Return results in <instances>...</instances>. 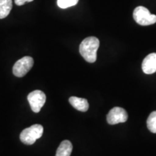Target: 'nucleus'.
<instances>
[{"instance_id":"nucleus-1","label":"nucleus","mask_w":156,"mask_h":156,"mask_svg":"<svg viewBox=\"0 0 156 156\" xmlns=\"http://www.w3.org/2000/svg\"><path fill=\"white\" fill-rule=\"evenodd\" d=\"M100 41L96 37L90 36L85 38L80 45V53L85 61L94 63L97 58V51Z\"/></svg>"},{"instance_id":"nucleus-9","label":"nucleus","mask_w":156,"mask_h":156,"mask_svg":"<svg viewBox=\"0 0 156 156\" xmlns=\"http://www.w3.org/2000/svg\"><path fill=\"white\" fill-rule=\"evenodd\" d=\"M73 151V144L69 140H64L61 142L56 151V156H70Z\"/></svg>"},{"instance_id":"nucleus-2","label":"nucleus","mask_w":156,"mask_h":156,"mask_svg":"<svg viewBox=\"0 0 156 156\" xmlns=\"http://www.w3.org/2000/svg\"><path fill=\"white\" fill-rule=\"evenodd\" d=\"M44 133V127L41 124H34L23 130L20 135V141L25 145H31L34 144Z\"/></svg>"},{"instance_id":"nucleus-7","label":"nucleus","mask_w":156,"mask_h":156,"mask_svg":"<svg viewBox=\"0 0 156 156\" xmlns=\"http://www.w3.org/2000/svg\"><path fill=\"white\" fill-rule=\"evenodd\" d=\"M142 69L144 73L151 75L156 72V53H152L144 58L142 64Z\"/></svg>"},{"instance_id":"nucleus-13","label":"nucleus","mask_w":156,"mask_h":156,"mask_svg":"<svg viewBox=\"0 0 156 156\" xmlns=\"http://www.w3.org/2000/svg\"><path fill=\"white\" fill-rule=\"evenodd\" d=\"M34 0H15V3L16 4L17 6H22L25 5L26 2H31Z\"/></svg>"},{"instance_id":"nucleus-4","label":"nucleus","mask_w":156,"mask_h":156,"mask_svg":"<svg viewBox=\"0 0 156 156\" xmlns=\"http://www.w3.org/2000/svg\"><path fill=\"white\" fill-rule=\"evenodd\" d=\"M34 64V58L30 56H24L15 62L12 68L15 76L17 77H23L30 71Z\"/></svg>"},{"instance_id":"nucleus-6","label":"nucleus","mask_w":156,"mask_h":156,"mask_svg":"<svg viewBox=\"0 0 156 156\" xmlns=\"http://www.w3.org/2000/svg\"><path fill=\"white\" fill-rule=\"evenodd\" d=\"M128 114L125 109L121 107H114L108 112L106 116L107 122L109 124H119V123H124L127 121Z\"/></svg>"},{"instance_id":"nucleus-10","label":"nucleus","mask_w":156,"mask_h":156,"mask_svg":"<svg viewBox=\"0 0 156 156\" xmlns=\"http://www.w3.org/2000/svg\"><path fill=\"white\" fill-rule=\"evenodd\" d=\"M12 8V0H0V19L5 18L8 16Z\"/></svg>"},{"instance_id":"nucleus-8","label":"nucleus","mask_w":156,"mask_h":156,"mask_svg":"<svg viewBox=\"0 0 156 156\" xmlns=\"http://www.w3.org/2000/svg\"><path fill=\"white\" fill-rule=\"evenodd\" d=\"M69 102L77 111L82 112H85L88 110L89 104L86 99L72 96L69 98Z\"/></svg>"},{"instance_id":"nucleus-3","label":"nucleus","mask_w":156,"mask_h":156,"mask_svg":"<svg viewBox=\"0 0 156 156\" xmlns=\"http://www.w3.org/2000/svg\"><path fill=\"white\" fill-rule=\"evenodd\" d=\"M133 17L136 23L143 26L156 23V15L151 14L146 7L142 6L136 7L133 12Z\"/></svg>"},{"instance_id":"nucleus-5","label":"nucleus","mask_w":156,"mask_h":156,"mask_svg":"<svg viewBox=\"0 0 156 156\" xmlns=\"http://www.w3.org/2000/svg\"><path fill=\"white\" fill-rule=\"evenodd\" d=\"M46 96L41 90H36L30 93L28 95V101L30 108L35 113H38L46 103Z\"/></svg>"},{"instance_id":"nucleus-12","label":"nucleus","mask_w":156,"mask_h":156,"mask_svg":"<svg viewBox=\"0 0 156 156\" xmlns=\"http://www.w3.org/2000/svg\"><path fill=\"white\" fill-rule=\"evenodd\" d=\"M79 0H57V5L60 8L66 9L77 4Z\"/></svg>"},{"instance_id":"nucleus-11","label":"nucleus","mask_w":156,"mask_h":156,"mask_svg":"<svg viewBox=\"0 0 156 156\" xmlns=\"http://www.w3.org/2000/svg\"><path fill=\"white\" fill-rule=\"evenodd\" d=\"M147 126L152 133L156 134V111L153 112L148 116L147 120Z\"/></svg>"}]
</instances>
